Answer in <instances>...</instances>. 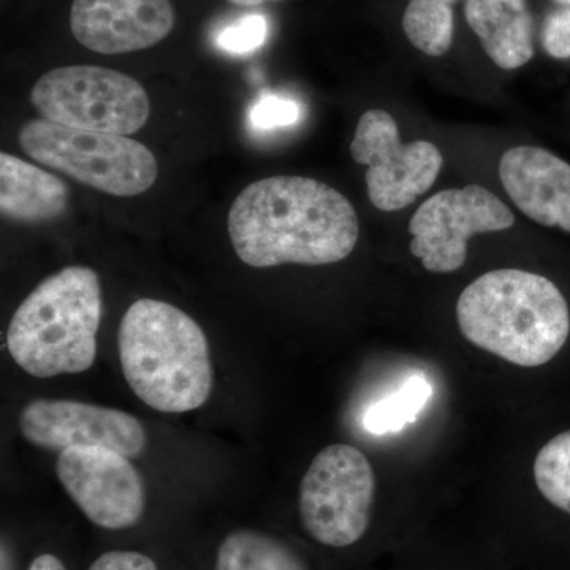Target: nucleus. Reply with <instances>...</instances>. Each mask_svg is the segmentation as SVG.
Returning <instances> with one entry per match:
<instances>
[{
	"mask_svg": "<svg viewBox=\"0 0 570 570\" xmlns=\"http://www.w3.org/2000/svg\"><path fill=\"white\" fill-rule=\"evenodd\" d=\"M236 255L253 268L344 261L358 242L354 206L333 187L303 176L249 184L228 214Z\"/></svg>",
	"mask_w": 570,
	"mask_h": 570,
	"instance_id": "obj_1",
	"label": "nucleus"
},
{
	"mask_svg": "<svg viewBox=\"0 0 570 570\" xmlns=\"http://www.w3.org/2000/svg\"><path fill=\"white\" fill-rule=\"evenodd\" d=\"M456 318L469 343L521 367L547 365L570 333L560 288L521 269H494L469 284L456 303Z\"/></svg>",
	"mask_w": 570,
	"mask_h": 570,
	"instance_id": "obj_2",
	"label": "nucleus"
},
{
	"mask_svg": "<svg viewBox=\"0 0 570 570\" xmlns=\"http://www.w3.org/2000/svg\"><path fill=\"white\" fill-rule=\"evenodd\" d=\"M124 377L146 406L184 414L212 395L213 365L202 326L184 311L157 299H137L118 332Z\"/></svg>",
	"mask_w": 570,
	"mask_h": 570,
	"instance_id": "obj_3",
	"label": "nucleus"
},
{
	"mask_svg": "<svg viewBox=\"0 0 570 570\" xmlns=\"http://www.w3.org/2000/svg\"><path fill=\"white\" fill-rule=\"evenodd\" d=\"M102 288L88 266H67L37 285L18 306L7 347L29 376L80 374L94 365Z\"/></svg>",
	"mask_w": 570,
	"mask_h": 570,
	"instance_id": "obj_4",
	"label": "nucleus"
},
{
	"mask_svg": "<svg viewBox=\"0 0 570 570\" xmlns=\"http://www.w3.org/2000/svg\"><path fill=\"white\" fill-rule=\"evenodd\" d=\"M18 141L22 151L45 167L116 197L146 193L159 175L154 154L124 135L32 119L22 126Z\"/></svg>",
	"mask_w": 570,
	"mask_h": 570,
	"instance_id": "obj_5",
	"label": "nucleus"
},
{
	"mask_svg": "<svg viewBox=\"0 0 570 570\" xmlns=\"http://www.w3.org/2000/svg\"><path fill=\"white\" fill-rule=\"evenodd\" d=\"M374 501L370 461L352 445L332 444L317 453L299 483V523L318 546L351 549L373 527Z\"/></svg>",
	"mask_w": 570,
	"mask_h": 570,
	"instance_id": "obj_6",
	"label": "nucleus"
},
{
	"mask_svg": "<svg viewBox=\"0 0 570 570\" xmlns=\"http://www.w3.org/2000/svg\"><path fill=\"white\" fill-rule=\"evenodd\" d=\"M33 108L48 121L129 137L146 126L149 99L129 75L96 66L59 67L32 88Z\"/></svg>",
	"mask_w": 570,
	"mask_h": 570,
	"instance_id": "obj_7",
	"label": "nucleus"
},
{
	"mask_svg": "<svg viewBox=\"0 0 570 570\" xmlns=\"http://www.w3.org/2000/svg\"><path fill=\"white\" fill-rule=\"evenodd\" d=\"M351 154L356 164L367 165L371 204L387 213L406 208L430 190L444 164L433 142H401L395 119L384 110L363 112Z\"/></svg>",
	"mask_w": 570,
	"mask_h": 570,
	"instance_id": "obj_8",
	"label": "nucleus"
},
{
	"mask_svg": "<svg viewBox=\"0 0 570 570\" xmlns=\"http://www.w3.org/2000/svg\"><path fill=\"white\" fill-rule=\"evenodd\" d=\"M515 217L497 195L472 184L442 190L420 206L411 223V253L431 273H453L468 258L471 236L508 230Z\"/></svg>",
	"mask_w": 570,
	"mask_h": 570,
	"instance_id": "obj_9",
	"label": "nucleus"
},
{
	"mask_svg": "<svg viewBox=\"0 0 570 570\" xmlns=\"http://www.w3.org/2000/svg\"><path fill=\"white\" fill-rule=\"evenodd\" d=\"M56 474L86 519L108 531L132 528L146 508L145 485L127 456L105 448H70Z\"/></svg>",
	"mask_w": 570,
	"mask_h": 570,
	"instance_id": "obj_10",
	"label": "nucleus"
},
{
	"mask_svg": "<svg viewBox=\"0 0 570 570\" xmlns=\"http://www.w3.org/2000/svg\"><path fill=\"white\" fill-rule=\"evenodd\" d=\"M22 438L36 448L59 452L70 448H105L127 459L146 449L140 420L119 409L73 400H33L18 420Z\"/></svg>",
	"mask_w": 570,
	"mask_h": 570,
	"instance_id": "obj_11",
	"label": "nucleus"
},
{
	"mask_svg": "<svg viewBox=\"0 0 570 570\" xmlns=\"http://www.w3.org/2000/svg\"><path fill=\"white\" fill-rule=\"evenodd\" d=\"M175 26L170 0H73L70 29L75 39L100 55L146 50Z\"/></svg>",
	"mask_w": 570,
	"mask_h": 570,
	"instance_id": "obj_12",
	"label": "nucleus"
},
{
	"mask_svg": "<svg viewBox=\"0 0 570 570\" xmlns=\"http://www.w3.org/2000/svg\"><path fill=\"white\" fill-rule=\"evenodd\" d=\"M505 193L521 213L543 227L570 234V165L534 146L509 149L499 164Z\"/></svg>",
	"mask_w": 570,
	"mask_h": 570,
	"instance_id": "obj_13",
	"label": "nucleus"
},
{
	"mask_svg": "<svg viewBox=\"0 0 570 570\" xmlns=\"http://www.w3.org/2000/svg\"><path fill=\"white\" fill-rule=\"evenodd\" d=\"M464 14L491 61L515 70L534 56V24L527 0H466Z\"/></svg>",
	"mask_w": 570,
	"mask_h": 570,
	"instance_id": "obj_14",
	"label": "nucleus"
},
{
	"mask_svg": "<svg viewBox=\"0 0 570 570\" xmlns=\"http://www.w3.org/2000/svg\"><path fill=\"white\" fill-rule=\"evenodd\" d=\"M69 206V189L58 176L11 154H0V209L14 223L58 219Z\"/></svg>",
	"mask_w": 570,
	"mask_h": 570,
	"instance_id": "obj_15",
	"label": "nucleus"
},
{
	"mask_svg": "<svg viewBox=\"0 0 570 570\" xmlns=\"http://www.w3.org/2000/svg\"><path fill=\"white\" fill-rule=\"evenodd\" d=\"M216 570H313L294 543L272 532L236 530L217 549Z\"/></svg>",
	"mask_w": 570,
	"mask_h": 570,
	"instance_id": "obj_16",
	"label": "nucleus"
},
{
	"mask_svg": "<svg viewBox=\"0 0 570 570\" xmlns=\"http://www.w3.org/2000/svg\"><path fill=\"white\" fill-rule=\"evenodd\" d=\"M456 0H409L403 31L417 50L439 58L450 50L455 31L453 3Z\"/></svg>",
	"mask_w": 570,
	"mask_h": 570,
	"instance_id": "obj_17",
	"label": "nucleus"
},
{
	"mask_svg": "<svg viewBox=\"0 0 570 570\" xmlns=\"http://www.w3.org/2000/svg\"><path fill=\"white\" fill-rule=\"evenodd\" d=\"M431 393L433 389L425 379H409L393 395L367 409L363 425L373 434L395 433L414 422Z\"/></svg>",
	"mask_w": 570,
	"mask_h": 570,
	"instance_id": "obj_18",
	"label": "nucleus"
},
{
	"mask_svg": "<svg viewBox=\"0 0 570 570\" xmlns=\"http://www.w3.org/2000/svg\"><path fill=\"white\" fill-rule=\"evenodd\" d=\"M535 485L553 508L570 515V430L543 445L534 461Z\"/></svg>",
	"mask_w": 570,
	"mask_h": 570,
	"instance_id": "obj_19",
	"label": "nucleus"
},
{
	"mask_svg": "<svg viewBox=\"0 0 570 570\" xmlns=\"http://www.w3.org/2000/svg\"><path fill=\"white\" fill-rule=\"evenodd\" d=\"M268 36V22L262 14H247L225 26L217 36L220 50L230 55L245 56L265 43Z\"/></svg>",
	"mask_w": 570,
	"mask_h": 570,
	"instance_id": "obj_20",
	"label": "nucleus"
},
{
	"mask_svg": "<svg viewBox=\"0 0 570 570\" xmlns=\"http://www.w3.org/2000/svg\"><path fill=\"white\" fill-rule=\"evenodd\" d=\"M302 118V108L295 100L276 94H265L250 107L249 122L255 130L272 132L294 126Z\"/></svg>",
	"mask_w": 570,
	"mask_h": 570,
	"instance_id": "obj_21",
	"label": "nucleus"
},
{
	"mask_svg": "<svg viewBox=\"0 0 570 570\" xmlns=\"http://www.w3.org/2000/svg\"><path fill=\"white\" fill-rule=\"evenodd\" d=\"M542 43L551 58H570V9L549 14L543 24Z\"/></svg>",
	"mask_w": 570,
	"mask_h": 570,
	"instance_id": "obj_22",
	"label": "nucleus"
},
{
	"mask_svg": "<svg viewBox=\"0 0 570 570\" xmlns=\"http://www.w3.org/2000/svg\"><path fill=\"white\" fill-rule=\"evenodd\" d=\"M88 570H159L153 558L140 551L111 550L100 554Z\"/></svg>",
	"mask_w": 570,
	"mask_h": 570,
	"instance_id": "obj_23",
	"label": "nucleus"
},
{
	"mask_svg": "<svg viewBox=\"0 0 570 570\" xmlns=\"http://www.w3.org/2000/svg\"><path fill=\"white\" fill-rule=\"evenodd\" d=\"M28 570H67L66 564L51 553L39 554Z\"/></svg>",
	"mask_w": 570,
	"mask_h": 570,
	"instance_id": "obj_24",
	"label": "nucleus"
},
{
	"mask_svg": "<svg viewBox=\"0 0 570 570\" xmlns=\"http://www.w3.org/2000/svg\"><path fill=\"white\" fill-rule=\"evenodd\" d=\"M228 2L238 7H257L265 2H279V0H228Z\"/></svg>",
	"mask_w": 570,
	"mask_h": 570,
	"instance_id": "obj_25",
	"label": "nucleus"
},
{
	"mask_svg": "<svg viewBox=\"0 0 570 570\" xmlns=\"http://www.w3.org/2000/svg\"><path fill=\"white\" fill-rule=\"evenodd\" d=\"M554 2L560 3V6L570 7V0H554Z\"/></svg>",
	"mask_w": 570,
	"mask_h": 570,
	"instance_id": "obj_26",
	"label": "nucleus"
}]
</instances>
